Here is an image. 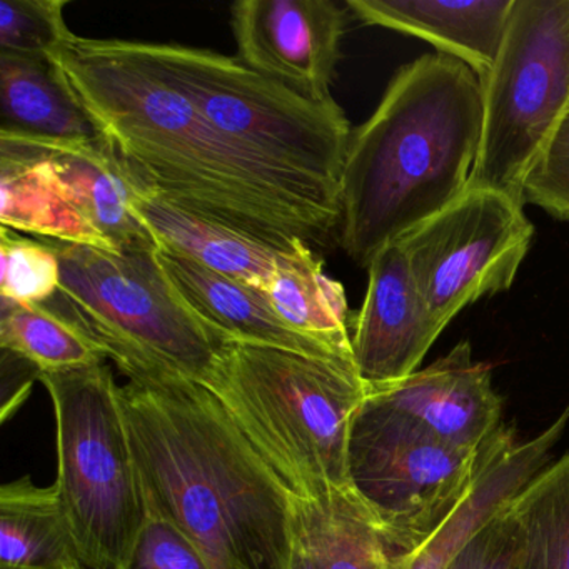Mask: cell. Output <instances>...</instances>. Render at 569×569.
<instances>
[{"mask_svg": "<svg viewBox=\"0 0 569 569\" xmlns=\"http://www.w3.org/2000/svg\"><path fill=\"white\" fill-rule=\"evenodd\" d=\"M289 495L352 488L349 439L368 399L355 359L228 341L204 385Z\"/></svg>", "mask_w": 569, "mask_h": 569, "instance_id": "4", "label": "cell"}, {"mask_svg": "<svg viewBox=\"0 0 569 569\" xmlns=\"http://www.w3.org/2000/svg\"><path fill=\"white\" fill-rule=\"evenodd\" d=\"M16 139L28 142L44 156L81 214L108 239L114 251H159L154 236L136 216L131 179L108 139L102 142Z\"/></svg>", "mask_w": 569, "mask_h": 569, "instance_id": "18", "label": "cell"}, {"mask_svg": "<svg viewBox=\"0 0 569 569\" xmlns=\"http://www.w3.org/2000/svg\"><path fill=\"white\" fill-rule=\"evenodd\" d=\"M0 349L21 356L41 375L101 365L109 359L104 345L79 319L62 292L42 305L2 299Z\"/></svg>", "mask_w": 569, "mask_h": 569, "instance_id": "23", "label": "cell"}, {"mask_svg": "<svg viewBox=\"0 0 569 569\" xmlns=\"http://www.w3.org/2000/svg\"><path fill=\"white\" fill-rule=\"evenodd\" d=\"M481 86V146L469 186L525 202L526 178L569 112V0H515Z\"/></svg>", "mask_w": 569, "mask_h": 569, "instance_id": "7", "label": "cell"}, {"mask_svg": "<svg viewBox=\"0 0 569 569\" xmlns=\"http://www.w3.org/2000/svg\"><path fill=\"white\" fill-rule=\"evenodd\" d=\"M482 86L459 59L402 66L371 118L352 131L341 176V246L376 254L448 208L469 186L482 136Z\"/></svg>", "mask_w": 569, "mask_h": 569, "instance_id": "3", "label": "cell"}, {"mask_svg": "<svg viewBox=\"0 0 569 569\" xmlns=\"http://www.w3.org/2000/svg\"><path fill=\"white\" fill-rule=\"evenodd\" d=\"M2 299L19 305H42L61 292V262L54 246L22 238L11 229L0 234Z\"/></svg>", "mask_w": 569, "mask_h": 569, "instance_id": "27", "label": "cell"}, {"mask_svg": "<svg viewBox=\"0 0 569 569\" xmlns=\"http://www.w3.org/2000/svg\"><path fill=\"white\" fill-rule=\"evenodd\" d=\"M522 199L569 221V112L522 186Z\"/></svg>", "mask_w": 569, "mask_h": 569, "instance_id": "28", "label": "cell"}, {"mask_svg": "<svg viewBox=\"0 0 569 569\" xmlns=\"http://www.w3.org/2000/svg\"><path fill=\"white\" fill-rule=\"evenodd\" d=\"M512 4L515 0H348L346 8L365 24L429 42L485 81L501 49Z\"/></svg>", "mask_w": 569, "mask_h": 569, "instance_id": "17", "label": "cell"}, {"mask_svg": "<svg viewBox=\"0 0 569 569\" xmlns=\"http://www.w3.org/2000/svg\"><path fill=\"white\" fill-rule=\"evenodd\" d=\"M128 569H211L194 542L148 505V519Z\"/></svg>", "mask_w": 569, "mask_h": 569, "instance_id": "29", "label": "cell"}, {"mask_svg": "<svg viewBox=\"0 0 569 569\" xmlns=\"http://www.w3.org/2000/svg\"><path fill=\"white\" fill-rule=\"evenodd\" d=\"M292 569H309L308 562H306V559L302 558L299 552L295 551V565H292Z\"/></svg>", "mask_w": 569, "mask_h": 569, "instance_id": "32", "label": "cell"}, {"mask_svg": "<svg viewBox=\"0 0 569 569\" xmlns=\"http://www.w3.org/2000/svg\"><path fill=\"white\" fill-rule=\"evenodd\" d=\"M262 295L289 328L352 351L345 288L326 274L321 258L279 269Z\"/></svg>", "mask_w": 569, "mask_h": 569, "instance_id": "25", "label": "cell"}, {"mask_svg": "<svg viewBox=\"0 0 569 569\" xmlns=\"http://www.w3.org/2000/svg\"><path fill=\"white\" fill-rule=\"evenodd\" d=\"M0 134L42 142H102L61 66L51 59L0 54Z\"/></svg>", "mask_w": 569, "mask_h": 569, "instance_id": "20", "label": "cell"}, {"mask_svg": "<svg viewBox=\"0 0 569 569\" xmlns=\"http://www.w3.org/2000/svg\"><path fill=\"white\" fill-rule=\"evenodd\" d=\"M54 406V486L86 569H128L148 519L121 386L108 362L42 372Z\"/></svg>", "mask_w": 569, "mask_h": 569, "instance_id": "6", "label": "cell"}, {"mask_svg": "<svg viewBox=\"0 0 569 569\" xmlns=\"http://www.w3.org/2000/svg\"><path fill=\"white\" fill-rule=\"evenodd\" d=\"M52 246L61 262L59 289L99 341L128 346L204 385L228 341L189 311L158 251Z\"/></svg>", "mask_w": 569, "mask_h": 569, "instance_id": "8", "label": "cell"}, {"mask_svg": "<svg viewBox=\"0 0 569 569\" xmlns=\"http://www.w3.org/2000/svg\"><path fill=\"white\" fill-rule=\"evenodd\" d=\"M445 331L429 311L398 241L368 266V291L351 319L355 365L369 389L396 385L418 371Z\"/></svg>", "mask_w": 569, "mask_h": 569, "instance_id": "12", "label": "cell"}, {"mask_svg": "<svg viewBox=\"0 0 569 569\" xmlns=\"http://www.w3.org/2000/svg\"><path fill=\"white\" fill-rule=\"evenodd\" d=\"M129 176V174H128ZM132 208L139 221L154 236L159 249L184 256L211 271L264 291L276 272L286 266L315 261V251L292 254L261 239L228 228L221 222L186 211L148 186L134 181Z\"/></svg>", "mask_w": 569, "mask_h": 569, "instance_id": "16", "label": "cell"}, {"mask_svg": "<svg viewBox=\"0 0 569 569\" xmlns=\"http://www.w3.org/2000/svg\"><path fill=\"white\" fill-rule=\"evenodd\" d=\"M0 569H86L54 485L0 488Z\"/></svg>", "mask_w": 569, "mask_h": 569, "instance_id": "22", "label": "cell"}, {"mask_svg": "<svg viewBox=\"0 0 569 569\" xmlns=\"http://www.w3.org/2000/svg\"><path fill=\"white\" fill-rule=\"evenodd\" d=\"M482 452L441 441L368 395L352 422L349 476L396 558L425 545L461 508Z\"/></svg>", "mask_w": 569, "mask_h": 569, "instance_id": "9", "label": "cell"}, {"mask_svg": "<svg viewBox=\"0 0 569 569\" xmlns=\"http://www.w3.org/2000/svg\"><path fill=\"white\" fill-rule=\"evenodd\" d=\"M102 345L128 378L119 392L146 502L211 569H292L291 495L221 401L128 346Z\"/></svg>", "mask_w": 569, "mask_h": 569, "instance_id": "2", "label": "cell"}, {"mask_svg": "<svg viewBox=\"0 0 569 569\" xmlns=\"http://www.w3.org/2000/svg\"><path fill=\"white\" fill-rule=\"evenodd\" d=\"M138 48L226 141L341 196L352 129L335 98L316 101L209 49L139 41Z\"/></svg>", "mask_w": 569, "mask_h": 569, "instance_id": "5", "label": "cell"}, {"mask_svg": "<svg viewBox=\"0 0 569 569\" xmlns=\"http://www.w3.org/2000/svg\"><path fill=\"white\" fill-rule=\"evenodd\" d=\"M68 0H2L0 54L56 61L74 41L64 18Z\"/></svg>", "mask_w": 569, "mask_h": 569, "instance_id": "26", "label": "cell"}, {"mask_svg": "<svg viewBox=\"0 0 569 569\" xmlns=\"http://www.w3.org/2000/svg\"><path fill=\"white\" fill-rule=\"evenodd\" d=\"M522 569H569V451L526 482L506 506Z\"/></svg>", "mask_w": 569, "mask_h": 569, "instance_id": "24", "label": "cell"}, {"mask_svg": "<svg viewBox=\"0 0 569 569\" xmlns=\"http://www.w3.org/2000/svg\"><path fill=\"white\" fill-rule=\"evenodd\" d=\"M0 224L62 244L112 249L81 214L44 156L6 134H0Z\"/></svg>", "mask_w": 569, "mask_h": 569, "instance_id": "19", "label": "cell"}, {"mask_svg": "<svg viewBox=\"0 0 569 569\" xmlns=\"http://www.w3.org/2000/svg\"><path fill=\"white\" fill-rule=\"evenodd\" d=\"M39 376L41 371L31 362L2 349V421L18 411Z\"/></svg>", "mask_w": 569, "mask_h": 569, "instance_id": "31", "label": "cell"}, {"mask_svg": "<svg viewBox=\"0 0 569 569\" xmlns=\"http://www.w3.org/2000/svg\"><path fill=\"white\" fill-rule=\"evenodd\" d=\"M122 168L166 201L292 254L341 226V196L226 141L138 41H74L56 59Z\"/></svg>", "mask_w": 569, "mask_h": 569, "instance_id": "1", "label": "cell"}, {"mask_svg": "<svg viewBox=\"0 0 569 569\" xmlns=\"http://www.w3.org/2000/svg\"><path fill=\"white\" fill-rule=\"evenodd\" d=\"M346 9L335 0H239L231 6L238 59L308 98L331 99Z\"/></svg>", "mask_w": 569, "mask_h": 569, "instance_id": "11", "label": "cell"}, {"mask_svg": "<svg viewBox=\"0 0 569 569\" xmlns=\"http://www.w3.org/2000/svg\"><path fill=\"white\" fill-rule=\"evenodd\" d=\"M506 506L466 541L446 569H522L518 529Z\"/></svg>", "mask_w": 569, "mask_h": 569, "instance_id": "30", "label": "cell"}, {"mask_svg": "<svg viewBox=\"0 0 569 569\" xmlns=\"http://www.w3.org/2000/svg\"><path fill=\"white\" fill-rule=\"evenodd\" d=\"M525 202L468 186L399 239L419 292L442 329L485 296L508 291L531 246Z\"/></svg>", "mask_w": 569, "mask_h": 569, "instance_id": "10", "label": "cell"}, {"mask_svg": "<svg viewBox=\"0 0 569 569\" xmlns=\"http://www.w3.org/2000/svg\"><path fill=\"white\" fill-rule=\"evenodd\" d=\"M569 425V406L528 441L505 428L482 452L475 488L461 508L425 545L392 561L391 569H446L469 538L501 511L512 496L549 465L552 449Z\"/></svg>", "mask_w": 569, "mask_h": 569, "instance_id": "14", "label": "cell"}, {"mask_svg": "<svg viewBox=\"0 0 569 569\" xmlns=\"http://www.w3.org/2000/svg\"><path fill=\"white\" fill-rule=\"evenodd\" d=\"M369 395L456 448L482 452L506 428L491 368L468 341L421 371Z\"/></svg>", "mask_w": 569, "mask_h": 569, "instance_id": "13", "label": "cell"}, {"mask_svg": "<svg viewBox=\"0 0 569 569\" xmlns=\"http://www.w3.org/2000/svg\"><path fill=\"white\" fill-rule=\"evenodd\" d=\"M158 261L189 311L224 341L272 346L315 358L355 359L352 351L286 326L259 289L159 249Z\"/></svg>", "mask_w": 569, "mask_h": 569, "instance_id": "15", "label": "cell"}, {"mask_svg": "<svg viewBox=\"0 0 569 569\" xmlns=\"http://www.w3.org/2000/svg\"><path fill=\"white\" fill-rule=\"evenodd\" d=\"M291 516L295 551L309 569H391L395 552L355 488L291 496Z\"/></svg>", "mask_w": 569, "mask_h": 569, "instance_id": "21", "label": "cell"}]
</instances>
